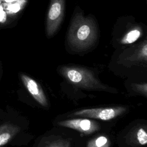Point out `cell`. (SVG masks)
<instances>
[{"instance_id":"1","label":"cell","mask_w":147,"mask_h":147,"mask_svg":"<svg viewBox=\"0 0 147 147\" xmlns=\"http://www.w3.org/2000/svg\"><path fill=\"white\" fill-rule=\"evenodd\" d=\"M69 45L77 50L90 48L98 38V28L94 20L77 13L71 21L68 33Z\"/></svg>"},{"instance_id":"2","label":"cell","mask_w":147,"mask_h":147,"mask_svg":"<svg viewBox=\"0 0 147 147\" xmlns=\"http://www.w3.org/2000/svg\"><path fill=\"white\" fill-rule=\"evenodd\" d=\"M61 75L72 85L88 90L111 91L102 84L90 70L78 66H64L60 70Z\"/></svg>"},{"instance_id":"3","label":"cell","mask_w":147,"mask_h":147,"mask_svg":"<svg viewBox=\"0 0 147 147\" xmlns=\"http://www.w3.org/2000/svg\"><path fill=\"white\" fill-rule=\"evenodd\" d=\"M64 10L65 0H51L45 25L48 37H52L59 28L64 17Z\"/></svg>"},{"instance_id":"4","label":"cell","mask_w":147,"mask_h":147,"mask_svg":"<svg viewBox=\"0 0 147 147\" xmlns=\"http://www.w3.org/2000/svg\"><path fill=\"white\" fill-rule=\"evenodd\" d=\"M127 109L123 106L82 109L73 113L71 116H76L108 121L125 113Z\"/></svg>"},{"instance_id":"5","label":"cell","mask_w":147,"mask_h":147,"mask_svg":"<svg viewBox=\"0 0 147 147\" xmlns=\"http://www.w3.org/2000/svg\"><path fill=\"white\" fill-rule=\"evenodd\" d=\"M58 125L68 128L76 130L85 134L94 133L99 129V124L87 118H76L60 121Z\"/></svg>"},{"instance_id":"6","label":"cell","mask_w":147,"mask_h":147,"mask_svg":"<svg viewBox=\"0 0 147 147\" xmlns=\"http://www.w3.org/2000/svg\"><path fill=\"white\" fill-rule=\"evenodd\" d=\"M20 78L24 86L35 100L44 107L47 106L48 100L40 84L33 79L24 74L20 75Z\"/></svg>"},{"instance_id":"7","label":"cell","mask_w":147,"mask_h":147,"mask_svg":"<svg viewBox=\"0 0 147 147\" xmlns=\"http://www.w3.org/2000/svg\"><path fill=\"white\" fill-rule=\"evenodd\" d=\"M20 131V128L12 124H5L0 127V147L6 145Z\"/></svg>"},{"instance_id":"8","label":"cell","mask_w":147,"mask_h":147,"mask_svg":"<svg viewBox=\"0 0 147 147\" xmlns=\"http://www.w3.org/2000/svg\"><path fill=\"white\" fill-rule=\"evenodd\" d=\"M39 147H71L70 142L59 137H49L42 140Z\"/></svg>"},{"instance_id":"9","label":"cell","mask_w":147,"mask_h":147,"mask_svg":"<svg viewBox=\"0 0 147 147\" xmlns=\"http://www.w3.org/2000/svg\"><path fill=\"white\" fill-rule=\"evenodd\" d=\"M110 145L111 142L107 137L100 136L89 141L87 147H110Z\"/></svg>"},{"instance_id":"10","label":"cell","mask_w":147,"mask_h":147,"mask_svg":"<svg viewBox=\"0 0 147 147\" xmlns=\"http://www.w3.org/2000/svg\"><path fill=\"white\" fill-rule=\"evenodd\" d=\"M141 32L138 29H134L129 31L122 38L121 42L123 44H129L134 42L141 36Z\"/></svg>"},{"instance_id":"11","label":"cell","mask_w":147,"mask_h":147,"mask_svg":"<svg viewBox=\"0 0 147 147\" xmlns=\"http://www.w3.org/2000/svg\"><path fill=\"white\" fill-rule=\"evenodd\" d=\"M135 141L141 145H145L147 143V133L143 127L137 129L134 133Z\"/></svg>"},{"instance_id":"12","label":"cell","mask_w":147,"mask_h":147,"mask_svg":"<svg viewBox=\"0 0 147 147\" xmlns=\"http://www.w3.org/2000/svg\"><path fill=\"white\" fill-rule=\"evenodd\" d=\"M134 89L138 93L146 96L147 94V84L146 83L141 84H133Z\"/></svg>"},{"instance_id":"13","label":"cell","mask_w":147,"mask_h":147,"mask_svg":"<svg viewBox=\"0 0 147 147\" xmlns=\"http://www.w3.org/2000/svg\"><path fill=\"white\" fill-rule=\"evenodd\" d=\"M8 9L13 12H17L20 10V6L17 3H14L13 5H10L9 7H8Z\"/></svg>"},{"instance_id":"14","label":"cell","mask_w":147,"mask_h":147,"mask_svg":"<svg viewBox=\"0 0 147 147\" xmlns=\"http://www.w3.org/2000/svg\"><path fill=\"white\" fill-rule=\"evenodd\" d=\"M6 19V13L2 10L0 11V22H4Z\"/></svg>"},{"instance_id":"15","label":"cell","mask_w":147,"mask_h":147,"mask_svg":"<svg viewBox=\"0 0 147 147\" xmlns=\"http://www.w3.org/2000/svg\"><path fill=\"white\" fill-rule=\"evenodd\" d=\"M7 2H13L14 1H17V0H5Z\"/></svg>"},{"instance_id":"16","label":"cell","mask_w":147,"mask_h":147,"mask_svg":"<svg viewBox=\"0 0 147 147\" xmlns=\"http://www.w3.org/2000/svg\"><path fill=\"white\" fill-rule=\"evenodd\" d=\"M2 10H2V7L1 6H0V11H2Z\"/></svg>"}]
</instances>
